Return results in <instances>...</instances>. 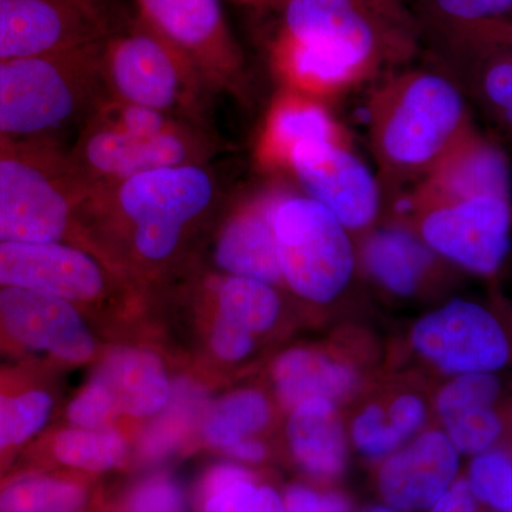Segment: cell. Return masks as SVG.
I'll list each match as a JSON object with an SVG mask.
<instances>
[{"label": "cell", "mask_w": 512, "mask_h": 512, "mask_svg": "<svg viewBox=\"0 0 512 512\" xmlns=\"http://www.w3.org/2000/svg\"><path fill=\"white\" fill-rule=\"evenodd\" d=\"M221 194L208 164L160 168L90 188L80 208V237L120 274L158 278L180 261Z\"/></svg>", "instance_id": "obj_1"}, {"label": "cell", "mask_w": 512, "mask_h": 512, "mask_svg": "<svg viewBox=\"0 0 512 512\" xmlns=\"http://www.w3.org/2000/svg\"><path fill=\"white\" fill-rule=\"evenodd\" d=\"M370 148L383 188L419 183L474 121L446 70H390L367 103Z\"/></svg>", "instance_id": "obj_2"}, {"label": "cell", "mask_w": 512, "mask_h": 512, "mask_svg": "<svg viewBox=\"0 0 512 512\" xmlns=\"http://www.w3.org/2000/svg\"><path fill=\"white\" fill-rule=\"evenodd\" d=\"M103 42L0 62V141L70 150L110 97Z\"/></svg>", "instance_id": "obj_3"}, {"label": "cell", "mask_w": 512, "mask_h": 512, "mask_svg": "<svg viewBox=\"0 0 512 512\" xmlns=\"http://www.w3.org/2000/svg\"><path fill=\"white\" fill-rule=\"evenodd\" d=\"M218 150L211 128L109 97L84 126L69 157L90 190L160 168L208 164Z\"/></svg>", "instance_id": "obj_4"}, {"label": "cell", "mask_w": 512, "mask_h": 512, "mask_svg": "<svg viewBox=\"0 0 512 512\" xmlns=\"http://www.w3.org/2000/svg\"><path fill=\"white\" fill-rule=\"evenodd\" d=\"M407 0H281L276 32L348 60L367 76L406 66L420 25Z\"/></svg>", "instance_id": "obj_5"}, {"label": "cell", "mask_w": 512, "mask_h": 512, "mask_svg": "<svg viewBox=\"0 0 512 512\" xmlns=\"http://www.w3.org/2000/svg\"><path fill=\"white\" fill-rule=\"evenodd\" d=\"M87 194L66 148L0 141V242L84 247L79 217Z\"/></svg>", "instance_id": "obj_6"}, {"label": "cell", "mask_w": 512, "mask_h": 512, "mask_svg": "<svg viewBox=\"0 0 512 512\" xmlns=\"http://www.w3.org/2000/svg\"><path fill=\"white\" fill-rule=\"evenodd\" d=\"M103 76L111 99L210 128L212 90L197 64L140 15L104 39Z\"/></svg>", "instance_id": "obj_7"}, {"label": "cell", "mask_w": 512, "mask_h": 512, "mask_svg": "<svg viewBox=\"0 0 512 512\" xmlns=\"http://www.w3.org/2000/svg\"><path fill=\"white\" fill-rule=\"evenodd\" d=\"M282 281L313 303L338 298L352 281L356 252L345 227L320 202L286 188L274 212Z\"/></svg>", "instance_id": "obj_8"}, {"label": "cell", "mask_w": 512, "mask_h": 512, "mask_svg": "<svg viewBox=\"0 0 512 512\" xmlns=\"http://www.w3.org/2000/svg\"><path fill=\"white\" fill-rule=\"evenodd\" d=\"M403 212L410 215L417 234L440 258L470 274L493 278L510 254L512 198H407Z\"/></svg>", "instance_id": "obj_9"}, {"label": "cell", "mask_w": 512, "mask_h": 512, "mask_svg": "<svg viewBox=\"0 0 512 512\" xmlns=\"http://www.w3.org/2000/svg\"><path fill=\"white\" fill-rule=\"evenodd\" d=\"M137 5L148 25L197 64L212 93L247 96V64L221 0H137Z\"/></svg>", "instance_id": "obj_10"}, {"label": "cell", "mask_w": 512, "mask_h": 512, "mask_svg": "<svg viewBox=\"0 0 512 512\" xmlns=\"http://www.w3.org/2000/svg\"><path fill=\"white\" fill-rule=\"evenodd\" d=\"M444 66L512 160V22L440 36Z\"/></svg>", "instance_id": "obj_11"}, {"label": "cell", "mask_w": 512, "mask_h": 512, "mask_svg": "<svg viewBox=\"0 0 512 512\" xmlns=\"http://www.w3.org/2000/svg\"><path fill=\"white\" fill-rule=\"evenodd\" d=\"M170 399V377L160 356L143 348H117L70 402L67 419L76 427H111L119 417L154 416Z\"/></svg>", "instance_id": "obj_12"}, {"label": "cell", "mask_w": 512, "mask_h": 512, "mask_svg": "<svg viewBox=\"0 0 512 512\" xmlns=\"http://www.w3.org/2000/svg\"><path fill=\"white\" fill-rule=\"evenodd\" d=\"M282 177L328 208L350 234L369 231L379 217L382 184L356 153L350 134L299 148Z\"/></svg>", "instance_id": "obj_13"}, {"label": "cell", "mask_w": 512, "mask_h": 512, "mask_svg": "<svg viewBox=\"0 0 512 512\" xmlns=\"http://www.w3.org/2000/svg\"><path fill=\"white\" fill-rule=\"evenodd\" d=\"M124 275L72 242H0V288H22L60 296L76 305L106 298Z\"/></svg>", "instance_id": "obj_14"}, {"label": "cell", "mask_w": 512, "mask_h": 512, "mask_svg": "<svg viewBox=\"0 0 512 512\" xmlns=\"http://www.w3.org/2000/svg\"><path fill=\"white\" fill-rule=\"evenodd\" d=\"M412 342L424 359L447 375L497 373L512 362V339L504 323L491 309L464 299L421 318Z\"/></svg>", "instance_id": "obj_15"}, {"label": "cell", "mask_w": 512, "mask_h": 512, "mask_svg": "<svg viewBox=\"0 0 512 512\" xmlns=\"http://www.w3.org/2000/svg\"><path fill=\"white\" fill-rule=\"evenodd\" d=\"M111 32L97 0H0V62L99 42Z\"/></svg>", "instance_id": "obj_16"}, {"label": "cell", "mask_w": 512, "mask_h": 512, "mask_svg": "<svg viewBox=\"0 0 512 512\" xmlns=\"http://www.w3.org/2000/svg\"><path fill=\"white\" fill-rule=\"evenodd\" d=\"M0 320L26 348L69 363L89 362L97 345L76 303L22 288H0Z\"/></svg>", "instance_id": "obj_17"}, {"label": "cell", "mask_w": 512, "mask_h": 512, "mask_svg": "<svg viewBox=\"0 0 512 512\" xmlns=\"http://www.w3.org/2000/svg\"><path fill=\"white\" fill-rule=\"evenodd\" d=\"M288 185L272 184L248 192L234 205L215 238L212 259L222 275L244 276L278 286L274 212Z\"/></svg>", "instance_id": "obj_18"}, {"label": "cell", "mask_w": 512, "mask_h": 512, "mask_svg": "<svg viewBox=\"0 0 512 512\" xmlns=\"http://www.w3.org/2000/svg\"><path fill=\"white\" fill-rule=\"evenodd\" d=\"M478 195L512 198V164L493 136L468 127L429 173L409 190L414 200H453Z\"/></svg>", "instance_id": "obj_19"}, {"label": "cell", "mask_w": 512, "mask_h": 512, "mask_svg": "<svg viewBox=\"0 0 512 512\" xmlns=\"http://www.w3.org/2000/svg\"><path fill=\"white\" fill-rule=\"evenodd\" d=\"M436 406L444 433L467 456L498 447L512 421L498 372L454 376L440 390Z\"/></svg>", "instance_id": "obj_20"}, {"label": "cell", "mask_w": 512, "mask_h": 512, "mask_svg": "<svg viewBox=\"0 0 512 512\" xmlns=\"http://www.w3.org/2000/svg\"><path fill=\"white\" fill-rule=\"evenodd\" d=\"M460 453L444 431H427L387 458L379 474L383 500L402 511L433 507L457 480Z\"/></svg>", "instance_id": "obj_21"}, {"label": "cell", "mask_w": 512, "mask_h": 512, "mask_svg": "<svg viewBox=\"0 0 512 512\" xmlns=\"http://www.w3.org/2000/svg\"><path fill=\"white\" fill-rule=\"evenodd\" d=\"M348 134L328 104L281 87L259 131L255 160L265 173L282 177L289 157L299 148Z\"/></svg>", "instance_id": "obj_22"}, {"label": "cell", "mask_w": 512, "mask_h": 512, "mask_svg": "<svg viewBox=\"0 0 512 512\" xmlns=\"http://www.w3.org/2000/svg\"><path fill=\"white\" fill-rule=\"evenodd\" d=\"M269 60L282 89L326 104L370 79L342 57L279 32L269 43Z\"/></svg>", "instance_id": "obj_23"}, {"label": "cell", "mask_w": 512, "mask_h": 512, "mask_svg": "<svg viewBox=\"0 0 512 512\" xmlns=\"http://www.w3.org/2000/svg\"><path fill=\"white\" fill-rule=\"evenodd\" d=\"M367 274L397 296H412L426 284L439 255L403 224L369 229L360 248Z\"/></svg>", "instance_id": "obj_24"}, {"label": "cell", "mask_w": 512, "mask_h": 512, "mask_svg": "<svg viewBox=\"0 0 512 512\" xmlns=\"http://www.w3.org/2000/svg\"><path fill=\"white\" fill-rule=\"evenodd\" d=\"M276 393L288 409L311 399L336 403L349 399L359 387L355 367L318 350L296 348L276 359L274 370Z\"/></svg>", "instance_id": "obj_25"}, {"label": "cell", "mask_w": 512, "mask_h": 512, "mask_svg": "<svg viewBox=\"0 0 512 512\" xmlns=\"http://www.w3.org/2000/svg\"><path fill=\"white\" fill-rule=\"evenodd\" d=\"M289 447L299 467L318 478H336L348 463L345 431L335 403L311 399L292 409L286 426Z\"/></svg>", "instance_id": "obj_26"}, {"label": "cell", "mask_w": 512, "mask_h": 512, "mask_svg": "<svg viewBox=\"0 0 512 512\" xmlns=\"http://www.w3.org/2000/svg\"><path fill=\"white\" fill-rule=\"evenodd\" d=\"M201 512H286L275 488L256 483L254 474L235 464H217L202 477Z\"/></svg>", "instance_id": "obj_27"}, {"label": "cell", "mask_w": 512, "mask_h": 512, "mask_svg": "<svg viewBox=\"0 0 512 512\" xmlns=\"http://www.w3.org/2000/svg\"><path fill=\"white\" fill-rule=\"evenodd\" d=\"M218 315L247 329L252 335L268 332L281 313L276 286L244 276L220 275L211 279Z\"/></svg>", "instance_id": "obj_28"}, {"label": "cell", "mask_w": 512, "mask_h": 512, "mask_svg": "<svg viewBox=\"0 0 512 512\" xmlns=\"http://www.w3.org/2000/svg\"><path fill=\"white\" fill-rule=\"evenodd\" d=\"M90 503L92 490L76 478L28 476L0 488V512H84Z\"/></svg>", "instance_id": "obj_29"}, {"label": "cell", "mask_w": 512, "mask_h": 512, "mask_svg": "<svg viewBox=\"0 0 512 512\" xmlns=\"http://www.w3.org/2000/svg\"><path fill=\"white\" fill-rule=\"evenodd\" d=\"M271 404L256 390H239L215 403L204 421V439L225 451L239 441L252 439L271 421Z\"/></svg>", "instance_id": "obj_30"}, {"label": "cell", "mask_w": 512, "mask_h": 512, "mask_svg": "<svg viewBox=\"0 0 512 512\" xmlns=\"http://www.w3.org/2000/svg\"><path fill=\"white\" fill-rule=\"evenodd\" d=\"M53 456L63 466L84 473L100 474L114 470L127 457V441L113 427L72 426L53 440Z\"/></svg>", "instance_id": "obj_31"}, {"label": "cell", "mask_w": 512, "mask_h": 512, "mask_svg": "<svg viewBox=\"0 0 512 512\" xmlns=\"http://www.w3.org/2000/svg\"><path fill=\"white\" fill-rule=\"evenodd\" d=\"M468 485L478 504L495 512H512V453L491 448L473 457Z\"/></svg>", "instance_id": "obj_32"}, {"label": "cell", "mask_w": 512, "mask_h": 512, "mask_svg": "<svg viewBox=\"0 0 512 512\" xmlns=\"http://www.w3.org/2000/svg\"><path fill=\"white\" fill-rule=\"evenodd\" d=\"M52 409V397L42 390L12 397L0 393V453L35 436L49 420Z\"/></svg>", "instance_id": "obj_33"}, {"label": "cell", "mask_w": 512, "mask_h": 512, "mask_svg": "<svg viewBox=\"0 0 512 512\" xmlns=\"http://www.w3.org/2000/svg\"><path fill=\"white\" fill-rule=\"evenodd\" d=\"M439 36L493 22H512V0H424Z\"/></svg>", "instance_id": "obj_34"}, {"label": "cell", "mask_w": 512, "mask_h": 512, "mask_svg": "<svg viewBox=\"0 0 512 512\" xmlns=\"http://www.w3.org/2000/svg\"><path fill=\"white\" fill-rule=\"evenodd\" d=\"M352 437L360 453L370 458L390 456L406 437L380 406H369L353 421Z\"/></svg>", "instance_id": "obj_35"}, {"label": "cell", "mask_w": 512, "mask_h": 512, "mask_svg": "<svg viewBox=\"0 0 512 512\" xmlns=\"http://www.w3.org/2000/svg\"><path fill=\"white\" fill-rule=\"evenodd\" d=\"M183 488L170 474L144 478L127 491L120 512H185Z\"/></svg>", "instance_id": "obj_36"}, {"label": "cell", "mask_w": 512, "mask_h": 512, "mask_svg": "<svg viewBox=\"0 0 512 512\" xmlns=\"http://www.w3.org/2000/svg\"><path fill=\"white\" fill-rule=\"evenodd\" d=\"M210 343L215 356L224 362L235 363L251 355L255 346V335L215 313Z\"/></svg>", "instance_id": "obj_37"}, {"label": "cell", "mask_w": 512, "mask_h": 512, "mask_svg": "<svg viewBox=\"0 0 512 512\" xmlns=\"http://www.w3.org/2000/svg\"><path fill=\"white\" fill-rule=\"evenodd\" d=\"M286 512H350L349 501L338 493H318L311 487L293 484L284 495Z\"/></svg>", "instance_id": "obj_38"}, {"label": "cell", "mask_w": 512, "mask_h": 512, "mask_svg": "<svg viewBox=\"0 0 512 512\" xmlns=\"http://www.w3.org/2000/svg\"><path fill=\"white\" fill-rule=\"evenodd\" d=\"M387 413L406 439L413 436L423 426L424 419H426V407H424L423 400L413 394H404L394 400Z\"/></svg>", "instance_id": "obj_39"}, {"label": "cell", "mask_w": 512, "mask_h": 512, "mask_svg": "<svg viewBox=\"0 0 512 512\" xmlns=\"http://www.w3.org/2000/svg\"><path fill=\"white\" fill-rule=\"evenodd\" d=\"M430 512H478V501L468 485L467 478L454 481L431 507Z\"/></svg>", "instance_id": "obj_40"}, {"label": "cell", "mask_w": 512, "mask_h": 512, "mask_svg": "<svg viewBox=\"0 0 512 512\" xmlns=\"http://www.w3.org/2000/svg\"><path fill=\"white\" fill-rule=\"evenodd\" d=\"M224 453L237 458L239 461H244V463L255 464L264 461L268 451H266L265 444L261 443V441L247 439L239 441V443L234 444V446L228 447Z\"/></svg>", "instance_id": "obj_41"}, {"label": "cell", "mask_w": 512, "mask_h": 512, "mask_svg": "<svg viewBox=\"0 0 512 512\" xmlns=\"http://www.w3.org/2000/svg\"><path fill=\"white\" fill-rule=\"evenodd\" d=\"M231 2L238 3V5L242 6H249V8L275 9L281 0H231Z\"/></svg>", "instance_id": "obj_42"}, {"label": "cell", "mask_w": 512, "mask_h": 512, "mask_svg": "<svg viewBox=\"0 0 512 512\" xmlns=\"http://www.w3.org/2000/svg\"><path fill=\"white\" fill-rule=\"evenodd\" d=\"M367 512H397V511H396V508L376 507V508H373V510H370Z\"/></svg>", "instance_id": "obj_43"}]
</instances>
